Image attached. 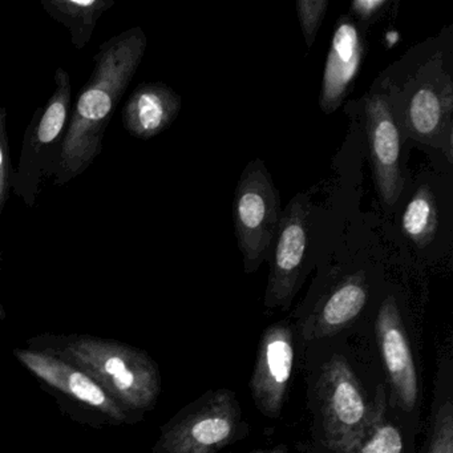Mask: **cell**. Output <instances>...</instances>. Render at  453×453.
<instances>
[{
    "instance_id": "cell-13",
    "label": "cell",
    "mask_w": 453,
    "mask_h": 453,
    "mask_svg": "<svg viewBox=\"0 0 453 453\" xmlns=\"http://www.w3.org/2000/svg\"><path fill=\"white\" fill-rule=\"evenodd\" d=\"M181 105V96L166 84H139L121 111L124 128L137 139H153L174 123Z\"/></svg>"
},
{
    "instance_id": "cell-12",
    "label": "cell",
    "mask_w": 453,
    "mask_h": 453,
    "mask_svg": "<svg viewBox=\"0 0 453 453\" xmlns=\"http://www.w3.org/2000/svg\"><path fill=\"white\" fill-rule=\"evenodd\" d=\"M363 39L352 19L342 17L334 31L330 51L323 73L319 105L323 112H335L359 73Z\"/></svg>"
},
{
    "instance_id": "cell-20",
    "label": "cell",
    "mask_w": 453,
    "mask_h": 453,
    "mask_svg": "<svg viewBox=\"0 0 453 453\" xmlns=\"http://www.w3.org/2000/svg\"><path fill=\"white\" fill-rule=\"evenodd\" d=\"M302 33L306 41L307 49H311L318 35L323 18L327 12L328 0H299L296 4Z\"/></svg>"
},
{
    "instance_id": "cell-6",
    "label": "cell",
    "mask_w": 453,
    "mask_h": 453,
    "mask_svg": "<svg viewBox=\"0 0 453 453\" xmlns=\"http://www.w3.org/2000/svg\"><path fill=\"white\" fill-rule=\"evenodd\" d=\"M241 415L235 396L219 389L196 410L171 424L157 445L158 453H217L234 439Z\"/></svg>"
},
{
    "instance_id": "cell-5",
    "label": "cell",
    "mask_w": 453,
    "mask_h": 453,
    "mask_svg": "<svg viewBox=\"0 0 453 453\" xmlns=\"http://www.w3.org/2000/svg\"><path fill=\"white\" fill-rule=\"evenodd\" d=\"M326 445L333 453H355L367 432L371 405L349 363L334 357L318 383Z\"/></svg>"
},
{
    "instance_id": "cell-21",
    "label": "cell",
    "mask_w": 453,
    "mask_h": 453,
    "mask_svg": "<svg viewBox=\"0 0 453 453\" xmlns=\"http://www.w3.org/2000/svg\"><path fill=\"white\" fill-rule=\"evenodd\" d=\"M12 173L9 136H7V110L0 107V216L12 193Z\"/></svg>"
},
{
    "instance_id": "cell-15",
    "label": "cell",
    "mask_w": 453,
    "mask_h": 453,
    "mask_svg": "<svg viewBox=\"0 0 453 453\" xmlns=\"http://www.w3.org/2000/svg\"><path fill=\"white\" fill-rule=\"evenodd\" d=\"M367 302V286L363 273L349 275L336 286L320 307L310 326L309 338H325L338 333L359 317Z\"/></svg>"
},
{
    "instance_id": "cell-3",
    "label": "cell",
    "mask_w": 453,
    "mask_h": 453,
    "mask_svg": "<svg viewBox=\"0 0 453 453\" xmlns=\"http://www.w3.org/2000/svg\"><path fill=\"white\" fill-rule=\"evenodd\" d=\"M71 96L70 73L58 68L54 94L34 113L23 137L18 168L12 173V192L28 208L35 206L42 184L54 179L59 168L73 108Z\"/></svg>"
},
{
    "instance_id": "cell-4",
    "label": "cell",
    "mask_w": 453,
    "mask_h": 453,
    "mask_svg": "<svg viewBox=\"0 0 453 453\" xmlns=\"http://www.w3.org/2000/svg\"><path fill=\"white\" fill-rule=\"evenodd\" d=\"M280 195L264 161H250L235 188V235L246 273H254L272 253L280 221Z\"/></svg>"
},
{
    "instance_id": "cell-19",
    "label": "cell",
    "mask_w": 453,
    "mask_h": 453,
    "mask_svg": "<svg viewBox=\"0 0 453 453\" xmlns=\"http://www.w3.org/2000/svg\"><path fill=\"white\" fill-rule=\"evenodd\" d=\"M428 453H453V407L445 400L434 416Z\"/></svg>"
},
{
    "instance_id": "cell-17",
    "label": "cell",
    "mask_w": 453,
    "mask_h": 453,
    "mask_svg": "<svg viewBox=\"0 0 453 453\" xmlns=\"http://www.w3.org/2000/svg\"><path fill=\"white\" fill-rule=\"evenodd\" d=\"M437 225L436 198L428 185H421L403 214V232L418 248H426L434 240Z\"/></svg>"
},
{
    "instance_id": "cell-1",
    "label": "cell",
    "mask_w": 453,
    "mask_h": 453,
    "mask_svg": "<svg viewBox=\"0 0 453 453\" xmlns=\"http://www.w3.org/2000/svg\"><path fill=\"white\" fill-rule=\"evenodd\" d=\"M142 28L134 27L108 39L94 57L91 78L71 108L67 134L54 185L63 187L88 171L103 150V140L113 112L147 50Z\"/></svg>"
},
{
    "instance_id": "cell-8",
    "label": "cell",
    "mask_w": 453,
    "mask_h": 453,
    "mask_svg": "<svg viewBox=\"0 0 453 453\" xmlns=\"http://www.w3.org/2000/svg\"><path fill=\"white\" fill-rule=\"evenodd\" d=\"M368 147L376 190L384 205L392 208L404 187L400 169V134L391 105L381 95L365 103Z\"/></svg>"
},
{
    "instance_id": "cell-24",
    "label": "cell",
    "mask_w": 453,
    "mask_h": 453,
    "mask_svg": "<svg viewBox=\"0 0 453 453\" xmlns=\"http://www.w3.org/2000/svg\"><path fill=\"white\" fill-rule=\"evenodd\" d=\"M2 262H4V250H2V246H0V267H2Z\"/></svg>"
},
{
    "instance_id": "cell-10",
    "label": "cell",
    "mask_w": 453,
    "mask_h": 453,
    "mask_svg": "<svg viewBox=\"0 0 453 453\" xmlns=\"http://www.w3.org/2000/svg\"><path fill=\"white\" fill-rule=\"evenodd\" d=\"M293 365V334L290 328L285 323L267 328L259 344L250 388L259 411L269 418H278L282 411Z\"/></svg>"
},
{
    "instance_id": "cell-14",
    "label": "cell",
    "mask_w": 453,
    "mask_h": 453,
    "mask_svg": "<svg viewBox=\"0 0 453 453\" xmlns=\"http://www.w3.org/2000/svg\"><path fill=\"white\" fill-rule=\"evenodd\" d=\"M452 81L448 75L440 81H423L412 92L405 112L408 132L413 139L439 145L452 134Z\"/></svg>"
},
{
    "instance_id": "cell-11",
    "label": "cell",
    "mask_w": 453,
    "mask_h": 453,
    "mask_svg": "<svg viewBox=\"0 0 453 453\" xmlns=\"http://www.w3.org/2000/svg\"><path fill=\"white\" fill-rule=\"evenodd\" d=\"M15 355L31 372L35 373L38 378L58 391H62L73 399L100 411L112 420H126L124 408L78 365L54 355L33 349H17Z\"/></svg>"
},
{
    "instance_id": "cell-2",
    "label": "cell",
    "mask_w": 453,
    "mask_h": 453,
    "mask_svg": "<svg viewBox=\"0 0 453 453\" xmlns=\"http://www.w3.org/2000/svg\"><path fill=\"white\" fill-rule=\"evenodd\" d=\"M62 357L94 378L123 408L147 410L160 391L155 363L127 344L79 338L65 347Z\"/></svg>"
},
{
    "instance_id": "cell-16",
    "label": "cell",
    "mask_w": 453,
    "mask_h": 453,
    "mask_svg": "<svg viewBox=\"0 0 453 453\" xmlns=\"http://www.w3.org/2000/svg\"><path fill=\"white\" fill-rule=\"evenodd\" d=\"M41 4L46 14L70 31L73 46L83 50L115 0H42Z\"/></svg>"
},
{
    "instance_id": "cell-7",
    "label": "cell",
    "mask_w": 453,
    "mask_h": 453,
    "mask_svg": "<svg viewBox=\"0 0 453 453\" xmlns=\"http://www.w3.org/2000/svg\"><path fill=\"white\" fill-rule=\"evenodd\" d=\"M310 213L311 205L309 196L299 193L280 214L266 291V304L269 307L288 309L296 294L306 256Z\"/></svg>"
},
{
    "instance_id": "cell-22",
    "label": "cell",
    "mask_w": 453,
    "mask_h": 453,
    "mask_svg": "<svg viewBox=\"0 0 453 453\" xmlns=\"http://www.w3.org/2000/svg\"><path fill=\"white\" fill-rule=\"evenodd\" d=\"M386 6H388V0H355L351 12L363 22H370Z\"/></svg>"
},
{
    "instance_id": "cell-23",
    "label": "cell",
    "mask_w": 453,
    "mask_h": 453,
    "mask_svg": "<svg viewBox=\"0 0 453 453\" xmlns=\"http://www.w3.org/2000/svg\"><path fill=\"white\" fill-rule=\"evenodd\" d=\"M4 317H6V311H4V306L0 304V319Z\"/></svg>"
},
{
    "instance_id": "cell-9",
    "label": "cell",
    "mask_w": 453,
    "mask_h": 453,
    "mask_svg": "<svg viewBox=\"0 0 453 453\" xmlns=\"http://www.w3.org/2000/svg\"><path fill=\"white\" fill-rule=\"evenodd\" d=\"M375 333L395 402L403 410L412 411L418 399V372L402 315L392 296H387L379 309Z\"/></svg>"
},
{
    "instance_id": "cell-25",
    "label": "cell",
    "mask_w": 453,
    "mask_h": 453,
    "mask_svg": "<svg viewBox=\"0 0 453 453\" xmlns=\"http://www.w3.org/2000/svg\"><path fill=\"white\" fill-rule=\"evenodd\" d=\"M270 453H282V452H270Z\"/></svg>"
},
{
    "instance_id": "cell-18",
    "label": "cell",
    "mask_w": 453,
    "mask_h": 453,
    "mask_svg": "<svg viewBox=\"0 0 453 453\" xmlns=\"http://www.w3.org/2000/svg\"><path fill=\"white\" fill-rule=\"evenodd\" d=\"M355 453H404L402 432L386 418V394L379 387L371 405V420L367 432Z\"/></svg>"
}]
</instances>
